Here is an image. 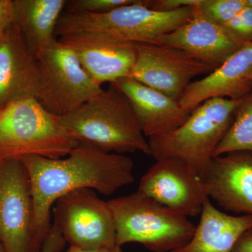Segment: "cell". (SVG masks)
<instances>
[{
  "instance_id": "cell-14",
  "label": "cell",
  "mask_w": 252,
  "mask_h": 252,
  "mask_svg": "<svg viewBox=\"0 0 252 252\" xmlns=\"http://www.w3.org/2000/svg\"><path fill=\"white\" fill-rule=\"evenodd\" d=\"M200 177L207 197L223 210L252 216V152L214 157Z\"/></svg>"
},
{
  "instance_id": "cell-21",
  "label": "cell",
  "mask_w": 252,
  "mask_h": 252,
  "mask_svg": "<svg viewBox=\"0 0 252 252\" xmlns=\"http://www.w3.org/2000/svg\"><path fill=\"white\" fill-rule=\"evenodd\" d=\"M245 7V0H202L199 5L205 16L221 25L229 22Z\"/></svg>"
},
{
  "instance_id": "cell-7",
  "label": "cell",
  "mask_w": 252,
  "mask_h": 252,
  "mask_svg": "<svg viewBox=\"0 0 252 252\" xmlns=\"http://www.w3.org/2000/svg\"><path fill=\"white\" fill-rule=\"evenodd\" d=\"M0 244L4 252H40L27 170L21 159L0 160Z\"/></svg>"
},
{
  "instance_id": "cell-19",
  "label": "cell",
  "mask_w": 252,
  "mask_h": 252,
  "mask_svg": "<svg viewBox=\"0 0 252 252\" xmlns=\"http://www.w3.org/2000/svg\"><path fill=\"white\" fill-rule=\"evenodd\" d=\"M66 0H14V23L33 56L54 44Z\"/></svg>"
},
{
  "instance_id": "cell-4",
  "label": "cell",
  "mask_w": 252,
  "mask_h": 252,
  "mask_svg": "<svg viewBox=\"0 0 252 252\" xmlns=\"http://www.w3.org/2000/svg\"><path fill=\"white\" fill-rule=\"evenodd\" d=\"M117 245L137 243L154 252H170L189 243L196 225L188 217L135 193L109 200Z\"/></svg>"
},
{
  "instance_id": "cell-27",
  "label": "cell",
  "mask_w": 252,
  "mask_h": 252,
  "mask_svg": "<svg viewBox=\"0 0 252 252\" xmlns=\"http://www.w3.org/2000/svg\"><path fill=\"white\" fill-rule=\"evenodd\" d=\"M232 252H252V228L239 237Z\"/></svg>"
},
{
  "instance_id": "cell-31",
  "label": "cell",
  "mask_w": 252,
  "mask_h": 252,
  "mask_svg": "<svg viewBox=\"0 0 252 252\" xmlns=\"http://www.w3.org/2000/svg\"><path fill=\"white\" fill-rule=\"evenodd\" d=\"M1 158H0V160H1Z\"/></svg>"
},
{
  "instance_id": "cell-9",
  "label": "cell",
  "mask_w": 252,
  "mask_h": 252,
  "mask_svg": "<svg viewBox=\"0 0 252 252\" xmlns=\"http://www.w3.org/2000/svg\"><path fill=\"white\" fill-rule=\"evenodd\" d=\"M49 96L51 112L60 117L72 112L102 91L72 50L56 41L35 56Z\"/></svg>"
},
{
  "instance_id": "cell-5",
  "label": "cell",
  "mask_w": 252,
  "mask_h": 252,
  "mask_svg": "<svg viewBox=\"0 0 252 252\" xmlns=\"http://www.w3.org/2000/svg\"><path fill=\"white\" fill-rule=\"evenodd\" d=\"M243 99L215 97L205 101L175 130L147 139L150 156L156 160L177 158L201 175L229 129L235 111Z\"/></svg>"
},
{
  "instance_id": "cell-20",
  "label": "cell",
  "mask_w": 252,
  "mask_h": 252,
  "mask_svg": "<svg viewBox=\"0 0 252 252\" xmlns=\"http://www.w3.org/2000/svg\"><path fill=\"white\" fill-rule=\"evenodd\" d=\"M252 152V91L235 111L234 119L214 153V157L229 152Z\"/></svg>"
},
{
  "instance_id": "cell-28",
  "label": "cell",
  "mask_w": 252,
  "mask_h": 252,
  "mask_svg": "<svg viewBox=\"0 0 252 252\" xmlns=\"http://www.w3.org/2000/svg\"><path fill=\"white\" fill-rule=\"evenodd\" d=\"M66 252H123L122 247L114 246L113 248L83 249L77 247L69 246Z\"/></svg>"
},
{
  "instance_id": "cell-16",
  "label": "cell",
  "mask_w": 252,
  "mask_h": 252,
  "mask_svg": "<svg viewBox=\"0 0 252 252\" xmlns=\"http://www.w3.org/2000/svg\"><path fill=\"white\" fill-rule=\"evenodd\" d=\"M252 68V42H245L220 67L199 80L192 81L179 99L185 110L191 112L207 99L245 98L252 91L248 74Z\"/></svg>"
},
{
  "instance_id": "cell-6",
  "label": "cell",
  "mask_w": 252,
  "mask_h": 252,
  "mask_svg": "<svg viewBox=\"0 0 252 252\" xmlns=\"http://www.w3.org/2000/svg\"><path fill=\"white\" fill-rule=\"evenodd\" d=\"M192 7L160 11L149 7L148 0H137L104 14L67 11L60 18L56 35L97 33L129 42L154 43L189 21Z\"/></svg>"
},
{
  "instance_id": "cell-12",
  "label": "cell",
  "mask_w": 252,
  "mask_h": 252,
  "mask_svg": "<svg viewBox=\"0 0 252 252\" xmlns=\"http://www.w3.org/2000/svg\"><path fill=\"white\" fill-rule=\"evenodd\" d=\"M26 97L37 99L51 112L40 68L14 23L0 41V109Z\"/></svg>"
},
{
  "instance_id": "cell-13",
  "label": "cell",
  "mask_w": 252,
  "mask_h": 252,
  "mask_svg": "<svg viewBox=\"0 0 252 252\" xmlns=\"http://www.w3.org/2000/svg\"><path fill=\"white\" fill-rule=\"evenodd\" d=\"M97 84H109L130 77L137 57L135 43L97 33H76L59 36Z\"/></svg>"
},
{
  "instance_id": "cell-18",
  "label": "cell",
  "mask_w": 252,
  "mask_h": 252,
  "mask_svg": "<svg viewBox=\"0 0 252 252\" xmlns=\"http://www.w3.org/2000/svg\"><path fill=\"white\" fill-rule=\"evenodd\" d=\"M189 243L170 252H232L244 232L252 228V216H233L220 211L207 198Z\"/></svg>"
},
{
  "instance_id": "cell-3",
  "label": "cell",
  "mask_w": 252,
  "mask_h": 252,
  "mask_svg": "<svg viewBox=\"0 0 252 252\" xmlns=\"http://www.w3.org/2000/svg\"><path fill=\"white\" fill-rule=\"evenodd\" d=\"M79 143L61 117L34 97L13 101L0 109V158L66 157Z\"/></svg>"
},
{
  "instance_id": "cell-8",
  "label": "cell",
  "mask_w": 252,
  "mask_h": 252,
  "mask_svg": "<svg viewBox=\"0 0 252 252\" xmlns=\"http://www.w3.org/2000/svg\"><path fill=\"white\" fill-rule=\"evenodd\" d=\"M55 225L69 246L83 249L117 246L115 223L107 201L94 190H74L56 201Z\"/></svg>"
},
{
  "instance_id": "cell-30",
  "label": "cell",
  "mask_w": 252,
  "mask_h": 252,
  "mask_svg": "<svg viewBox=\"0 0 252 252\" xmlns=\"http://www.w3.org/2000/svg\"><path fill=\"white\" fill-rule=\"evenodd\" d=\"M248 79H250V81H252V68L251 70L250 71V72H249Z\"/></svg>"
},
{
  "instance_id": "cell-17",
  "label": "cell",
  "mask_w": 252,
  "mask_h": 252,
  "mask_svg": "<svg viewBox=\"0 0 252 252\" xmlns=\"http://www.w3.org/2000/svg\"><path fill=\"white\" fill-rule=\"evenodd\" d=\"M130 101L136 117L147 139L165 135L180 127L190 112L176 100L131 77L113 83Z\"/></svg>"
},
{
  "instance_id": "cell-10",
  "label": "cell",
  "mask_w": 252,
  "mask_h": 252,
  "mask_svg": "<svg viewBox=\"0 0 252 252\" xmlns=\"http://www.w3.org/2000/svg\"><path fill=\"white\" fill-rule=\"evenodd\" d=\"M137 57L130 77L179 100L192 79L215 68L182 50L158 43H135Z\"/></svg>"
},
{
  "instance_id": "cell-25",
  "label": "cell",
  "mask_w": 252,
  "mask_h": 252,
  "mask_svg": "<svg viewBox=\"0 0 252 252\" xmlns=\"http://www.w3.org/2000/svg\"><path fill=\"white\" fill-rule=\"evenodd\" d=\"M14 0H0V41L14 25Z\"/></svg>"
},
{
  "instance_id": "cell-22",
  "label": "cell",
  "mask_w": 252,
  "mask_h": 252,
  "mask_svg": "<svg viewBox=\"0 0 252 252\" xmlns=\"http://www.w3.org/2000/svg\"><path fill=\"white\" fill-rule=\"evenodd\" d=\"M137 0H74L68 1L69 12L104 14L113 10L133 4Z\"/></svg>"
},
{
  "instance_id": "cell-26",
  "label": "cell",
  "mask_w": 252,
  "mask_h": 252,
  "mask_svg": "<svg viewBox=\"0 0 252 252\" xmlns=\"http://www.w3.org/2000/svg\"><path fill=\"white\" fill-rule=\"evenodd\" d=\"M66 242L57 226L51 225V230L40 252H60ZM0 252H4L0 244Z\"/></svg>"
},
{
  "instance_id": "cell-15",
  "label": "cell",
  "mask_w": 252,
  "mask_h": 252,
  "mask_svg": "<svg viewBox=\"0 0 252 252\" xmlns=\"http://www.w3.org/2000/svg\"><path fill=\"white\" fill-rule=\"evenodd\" d=\"M199 5L192 7L193 16L189 21L169 34L158 38L154 43L182 50L194 59L216 69L245 42L223 25L205 16Z\"/></svg>"
},
{
  "instance_id": "cell-29",
  "label": "cell",
  "mask_w": 252,
  "mask_h": 252,
  "mask_svg": "<svg viewBox=\"0 0 252 252\" xmlns=\"http://www.w3.org/2000/svg\"><path fill=\"white\" fill-rule=\"evenodd\" d=\"M245 1L246 6L252 9V0H245Z\"/></svg>"
},
{
  "instance_id": "cell-24",
  "label": "cell",
  "mask_w": 252,
  "mask_h": 252,
  "mask_svg": "<svg viewBox=\"0 0 252 252\" xmlns=\"http://www.w3.org/2000/svg\"><path fill=\"white\" fill-rule=\"evenodd\" d=\"M202 0H148L151 9L160 11H172L175 10L199 5Z\"/></svg>"
},
{
  "instance_id": "cell-23",
  "label": "cell",
  "mask_w": 252,
  "mask_h": 252,
  "mask_svg": "<svg viewBox=\"0 0 252 252\" xmlns=\"http://www.w3.org/2000/svg\"><path fill=\"white\" fill-rule=\"evenodd\" d=\"M243 42H252V9L246 6L233 19L223 25Z\"/></svg>"
},
{
  "instance_id": "cell-11",
  "label": "cell",
  "mask_w": 252,
  "mask_h": 252,
  "mask_svg": "<svg viewBox=\"0 0 252 252\" xmlns=\"http://www.w3.org/2000/svg\"><path fill=\"white\" fill-rule=\"evenodd\" d=\"M156 160L141 178L137 191L188 218L200 215L209 198L198 172L177 158Z\"/></svg>"
},
{
  "instance_id": "cell-1",
  "label": "cell",
  "mask_w": 252,
  "mask_h": 252,
  "mask_svg": "<svg viewBox=\"0 0 252 252\" xmlns=\"http://www.w3.org/2000/svg\"><path fill=\"white\" fill-rule=\"evenodd\" d=\"M60 158L38 156L21 158L31 183L36 240L42 248L51 230V211L59 199L88 189L111 195L135 180L132 159L79 144Z\"/></svg>"
},
{
  "instance_id": "cell-2",
  "label": "cell",
  "mask_w": 252,
  "mask_h": 252,
  "mask_svg": "<svg viewBox=\"0 0 252 252\" xmlns=\"http://www.w3.org/2000/svg\"><path fill=\"white\" fill-rule=\"evenodd\" d=\"M61 122L79 144L107 153L139 152L150 156L148 140L130 101L114 84L62 116Z\"/></svg>"
}]
</instances>
